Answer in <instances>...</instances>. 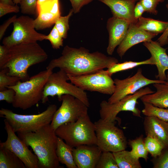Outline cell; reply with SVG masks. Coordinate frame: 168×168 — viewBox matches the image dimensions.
<instances>
[{
  "label": "cell",
  "instance_id": "cell-25",
  "mask_svg": "<svg viewBox=\"0 0 168 168\" xmlns=\"http://www.w3.org/2000/svg\"><path fill=\"white\" fill-rule=\"evenodd\" d=\"M21 160L8 149L0 146V168H26Z\"/></svg>",
  "mask_w": 168,
  "mask_h": 168
},
{
  "label": "cell",
  "instance_id": "cell-42",
  "mask_svg": "<svg viewBox=\"0 0 168 168\" xmlns=\"http://www.w3.org/2000/svg\"><path fill=\"white\" fill-rule=\"evenodd\" d=\"M145 12L143 7L140 2H137L135 5L133 10L134 18L138 20V19L142 16V14Z\"/></svg>",
  "mask_w": 168,
  "mask_h": 168
},
{
  "label": "cell",
  "instance_id": "cell-10",
  "mask_svg": "<svg viewBox=\"0 0 168 168\" xmlns=\"http://www.w3.org/2000/svg\"><path fill=\"white\" fill-rule=\"evenodd\" d=\"M68 75L71 83L83 91L110 95L114 92L115 86L114 80L106 70L103 69L80 76Z\"/></svg>",
  "mask_w": 168,
  "mask_h": 168
},
{
  "label": "cell",
  "instance_id": "cell-30",
  "mask_svg": "<svg viewBox=\"0 0 168 168\" xmlns=\"http://www.w3.org/2000/svg\"><path fill=\"white\" fill-rule=\"evenodd\" d=\"M144 142L148 152L155 158L159 156L165 148L158 140L150 136H147L144 139Z\"/></svg>",
  "mask_w": 168,
  "mask_h": 168
},
{
  "label": "cell",
  "instance_id": "cell-24",
  "mask_svg": "<svg viewBox=\"0 0 168 168\" xmlns=\"http://www.w3.org/2000/svg\"><path fill=\"white\" fill-rule=\"evenodd\" d=\"M135 24L138 27L147 32L158 35L165 31L168 25V21L142 16L138 19Z\"/></svg>",
  "mask_w": 168,
  "mask_h": 168
},
{
  "label": "cell",
  "instance_id": "cell-15",
  "mask_svg": "<svg viewBox=\"0 0 168 168\" xmlns=\"http://www.w3.org/2000/svg\"><path fill=\"white\" fill-rule=\"evenodd\" d=\"M37 17L34 20L35 29L50 27L61 16L59 0H45L37 4Z\"/></svg>",
  "mask_w": 168,
  "mask_h": 168
},
{
  "label": "cell",
  "instance_id": "cell-19",
  "mask_svg": "<svg viewBox=\"0 0 168 168\" xmlns=\"http://www.w3.org/2000/svg\"><path fill=\"white\" fill-rule=\"evenodd\" d=\"M143 125L146 136L160 142L165 148L168 147V122L154 116H146Z\"/></svg>",
  "mask_w": 168,
  "mask_h": 168
},
{
  "label": "cell",
  "instance_id": "cell-11",
  "mask_svg": "<svg viewBox=\"0 0 168 168\" xmlns=\"http://www.w3.org/2000/svg\"><path fill=\"white\" fill-rule=\"evenodd\" d=\"M34 20L27 16L17 17L13 23V30L11 34L3 40V45L9 48L20 44L41 41L45 40L46 35L35 30Z\"/></svg>",
  "mask_w": 168,
  "mask_h": 168
},
{
  "label": "cell",
  "instance_id": "cell-2",
  "mask_svg": "<svg viewBox=\"0 0 168 168\" xmlns=\"http://www.w3.org/2000/svg\"><path fill=\"white\" fill-rule=\"evenodd\" d=\"M48 58L46 52L37 42L20 44L8 48L5 57L0 62V68H7V75L25 81L30 78L29 68L44 62Z\"/></svg>",
  "mask_w": 168,
  "mask_h": 168
},
{
  "label": "cell",
  "instance_id": "cell-7",
  "mask_svg": "<svg viewBox=\"0 0 168 168\" xmlns=\"http://www.w3.org/2000/svg\"><path fill=\"white\" fill-rule=\"evenodd\" d=\"M69 80L67 74L60 69L50 75L44 86L41 102L45 103L48 100L49 96H57L58 100L61 101L62 96L69 94L77 98L82 101L88 107L90 104L86 93Z\"/></svg>",
  "mask_w": 168,
  "mask_h": 168
},
{
  "label": "cell",
  "instance_id": "cell-35",
  "mask_svg": "<svg viewBox=\"0 0 168 168\" xmlns=\"http://www.w3.org/2000/svg\"><path fill=\"white\" fill-rule=\"evenodd\" d=\"M20 8L23 14L37 15V0H21Z\"/></svg>",
  "mask_w": 168,
  "mask_h": 168
},
{
  "label": "cell",
  "instance_id": "cell-14",
  "mask_svg": "<svg viewBox=\"0 0 168 168\" xmlns=\"http://www.w3.org/2000/svg\"><path fill=\"white\" fill-rule=\"evenodd\" d=\"M4 128L7 138L4 142H0V146L11 151L19 158L27 168H39L37 156L28 148L25 143L18 136L7 121L4 120Z\"/></svg>",
  "mask_w": 168,
  "mask_h": 168
},
{
  "label": "cell",
  "instance_id": "cell-8",
  "mask_svg": "<svg viewBox=\"0 0 168 168\" xmlns=\"http://www.w3.org/2000/svg\"><path fill=\"white\" fill-rule=\"evenodd\" d=\"M97 145L102 152H116L125 150L127 141L123 131L114 122L100 119L94 123Z\"/></svg>",
  "mask_w": 168,
  "mask_h": 168
},
{
  "label": "cell",
  "instance_id": "cell-23",
  "mask_svg": "<svg viewBox=\"0 0 168 168\" xmlns=\"http://www.w3.org/2000/svg\"><path fill=\"white\" fill-rule=\"evenodd\" d=\"M72 149L63 139L58 137L56 154L59 162L68 168H77L74 161Z\"/></svg>",
  "mask_w": 168,
  "mask_h": 168
},
{
  "label": "cell",
  "instance_id": "cell-49",
  "mask_svg": "<svg viewBox=\"0 0 168 168\" xmlns=\"http://www.w3.org/2000/svg\"><path fill=\"white\" fill-rule=\"evenodd\" d=\"M134 0L135 1H138L139 0Z\"/></svg>",
  "mask_w": 168,
  "mask_h": 168
},
{
  "label": "cell",
  "instance_id": "cell-29",
  "mask_svg": "<svg viewBox=\"0 0 168 168\" xmlns=\"http://www.w3.org/2000/svg\"><path fill=\"white\" fill-rule=\"evenodd\" d=\"M144 108L142 111L146 116H154L168 122V109L161 108L143 102Z\"/></svg>",
  "mask_w": 168,
  "mask_h": 168
},
{
  "label": "cell",
  "instance_id": "cell-20",
  "mask_svg": "<svg viewBox=\"0 0 168 168\" xmlns=\"http://www.w3.org/2000/svg\"><path fill=\"white\" fill-rule=\"evenodd\" d=\"M143 44L154 60L158 70L156 78L161 81H166L165 72L168 70V55L166 53V49L163 48L157 41L151 40L143 42Z\"/></svg>",
  "mask_w": 168,
  "mask_h": 168
},
{
  "label": "cell",
  "instance_id": "cell-36",
  "mask_svg": "<svg viewBox=\"0 0 168 168\" xmlns=\"http://www.w3.org/2000/svg\"><path fill=\"white\" fill-rule=\"evenodd\" d=\"M165 0H140V2L143 7L145 12L156 15L158 11L156 10L157 5Z\"/></svg>",
  "mask_w": 168,
  "mask_h": 168
},
{
  "label": "cell",
  "instance_id": "cell-31",
  "mask_svg": "<svg viewBox=\"0 0 168 168\" xmlns=\"http://www.w3.org/2000/svg\"><path fill=\"white\" fill-rule=\"evenodd\" d=\"M96 168H119L113 152H102Z\"/></svg>",
  "mask_w": 168,
  "mask_h": 168
},
{
  "label": "cell",
  "instance_id": "cell-9",
  "mask_svg": "<svg viewBox=\"0 0 168 168\" xmlns=\"http://www.w3.org/2000/svg\"><path fill=\"white\" fill-rule=\"evenodd\" d=\"M155 91L148 87L143 88L132 95L125 96L119 101L112 104L105 100L100 104L99 113L100 118L110 122H120V120L117 116L121 111H129L133 115L141 117V111L136 107L138 100L142 96L152 94Z\"/></svg>",
  "mask_w": 168,
  "mask_h": 168
},
{
  "label": "cell",
  "instance_id": "cell-38",
  "mask_svg": "<svg viewBox=\"0 0 168 168\" xmlns=\"http://www.w3.org/2000/svg\"><path fill=\"white\" fill-rule=\"evenodd\" d=\"M15 95V92L14 90L10 88L0 91V100H5L9 104L13 102Z\"/></svg>",
  "mask_w": 168,
  "mask_h": 168
},
{
  "label": "cell",
  "instance_id": "cell-37",
  "mask_svg": "<svg viewBox=\"0 0 168 168\" xmlns=\"http://www.w3.org/2000/svg\"><path fill=\"white\" fill-rule=\"evenodd\" d=\"M20 9L17 4L11 5L0 2V17L9 13H18Z\"/></svg>",
  "mask_w": 168,
  "mask_h": 168
},
{
  "label": "cell",
  "instance_id": "cell-45",
  "mask_svg": "<svg viewBox=\"0 0 168 168\" xmlns=\"http://www.w3.org/2000/svg\"><path fill=\"white\" fill-rule=\"evenodd\" d=\"M0 2L11 5H14L12 0H0Z\"/></svg>",
  "mask_w": 168,
  "mask_h": 168
},
{
  "label": "cell",
  "instance_id": "cell-22",
  "mask_svg": "<svg viewBox=\"0 0 168 168\" xmlns=\"http://www.w3.org/2000/svg\"><path fill=\"white\" fill-rule=\"evenodd\" d=\"M156 89L153 93L146 95L140 99L143 102H146L158 107L168 108V85L165 83L153 84Z\"/></svg>",
  "mask_w": 168,
  "mask_h": 168
},
{
  "label": "cell",
  "instance_id": "cell-4",
  "mask_svg": "<svg viewBox=\"0 0 168 168\" xmlns=\"http://www.w3.org/2000/svg\"><path fill=\"white\" fill-rule=\"evenodd\" d=\"M50 69L41 71L30 77L27 80L18 81L14 86L7 88L13 89L15 92L13 107L23 110L30 108L41 100L45 84L50 75Z\"/></svg>",
  "mask_w": 168,
  "mask_h": 168
},
{
  "label": "cell",
  "instance_id": "cell-39",
  "mask_svg": "<svg viewBox=\"0 0 168 168\" xmlns=\"http://www.w3.org/2000/svg\"><path fill=\"white\" fill-rule=\"evenodd\" d=\"M153 163L154 168H168V150H166L159 156Z\"/></svg>",
  "mask_w": 168,
  "mask_h": 168
},
{
  "label": "cell",
  "instance_id": "cell-13",
  "mask_svg": "<svg viewBox=\"0 0 168 168\" xmlns=\"http://www.w3.org/2000/svg\"><path fill=\"white\" fill-rule=\"evenodd\" d=\"M114 81L115 90L107 101L110 104L115 103L127 96L133 94L148 85L155 83H165L166 82L146 77L143 75L141 68H138L133 76L123 79L115 78Z\"/></svg>",
  "mask_w": 168,
  "mask_h": 168
},
{
  "label": "cell",
  "instance_id": "cell-26",
  "mask_svg": "<svg viewBox=\"0 0 168 168\" xmlns=\"http://www.w3.org/2000/svg\"><path fill=\"white\" fill-rule=\"evenodd\" d=\"M119 168H141L139 159L134 157L130 151L122 150L113 152Z\"/></svg>",
  "mask_w": 168,
  "mask_h": 168
},
{
  "label": "cell",
  "instance_id": "cell-46",
  "mask_svg": "<svg viewBox=\"0 0 168 168\" xmlns=\"http://www.w3.org/2000/svg\"><path fill=\"white\" fill-rule=\"evenodd\" d=\"M12 1L15 4H17L20 3L21 0H12Z\"/></svg>",
  "mask_w": 168,
  "mask_h": 168
},
{
  "label": "cell",
  "instance_id": "cell-34",
  "mask_svg": "<svg viewBox=\"0 0 168 168\" xmlns=\"http://www.w3.org/2000/svg\"><path fill=\"white\" fill-rule=\"evenodd\" d=\"M63 38L54 26L50 33L46 35L45 40H49L54 49H58L63 46Z\"/></svg>",
  "mask_w": 168,
  "mask_h": 168
},
{
  "label": "cell",
  "instance_id": "cell-47",
  "mask_svg": "<svg viewBox=\"0 0 168 168\" xmlns=\"http://www.w3.org/2000/svg\"><path fill=\"white\" fill-rule=\"evenodd\" d=\"M166 79L165 83L166 84L168 85V72H167V74H166Z\"/></svg>",
  "mask_w": 168,
  "mask_h": 168
},
{
  "label": "cell",
  "instance_id": "cell-17",
  "mask_svg": "<svg viewBox=\"0 0 168 168\" xmlns=\"http://www.w3.org/2000/svg\"><path fill=\"white\" fill-rule=\"evenodd\" d=\"M130 23L126 20L113 16L108 19L106 27L109 38L106 52L108 55H112L115 48L123 40Z\"/></svg>",
  "mask_w": 168,
  "mask_h": 168
},
{
  "label": "cell",
  "instance_id": "cell-41",
  "mask_svg": "<svg viewBox=\"0 0 168 168\" xmlns=\"http://www.w3.org/2000/svg\"><path fill=\"white\" fill-rule=\"evenodd\" d=\"M16 15H14L9 18L3 24L0 26V40H1L6 32L8 27L17 18Z\"/></svg>",
  "mask_w": 168,
  "mask_h": 168
},
{
  "label": "cell",
  "instance_id": "cell-6",
  "mask_svg": "<svg viewBox=\"0 0 168 168\" xmlns=\"http://www.w3.org/2000/svg\"><path fill=\"white\" fill-rule=\"evenodd\" d=\"M57 110L56 105L51 104L40 113L25 115L17 114L10 110L2 108L0 110V114L7 121L15 133H30L35 132L50 124Z\"/></svg>",
  "mask_w": 168,
  "mask_h": 168
},
{
  "label": "cell",
  "instance_id": "cell-16",
  "mask_svg": "<svg viewBox=\"0 0 168 168\" xmlns=\"http://www.w3.org/2000/svg\"><path fill=\"white\" fill-rule=\"evenodd\" d=\"M102 152L96 145H82L72 149L77 168H96Z\"/></svg>",
  "mask_w": 168,
  "mask_h": 168
},
{
  "label": "cell",
  "instance_id": "cell-40",
  "mask_svg": "<svg viewBox=\"0 0 168 168\" xmlns=\"http://www.w3.org/2000/svg\"><path fill=\"white\" fill-rule=\"evenodd\" d=\"M70 1L74 13L79 12L84 6L92 2L94 0H69Z\"/></svg>",
  "mask_w": 168,
  "mask_h": 168
},
{
  "label": "cell",
  "instance_id": "cell-28",
  "mask_svg": "<svg viewBox=\"0 0 168 168\" xmlns=\"http://www.w3.org/2000/svg\"><path fill=\"white\" fill-rule=\"evenodd\" d=\"M129 144L132 149L130 152L134 157L138 159L142 158L147 161L148 152L145 144L143 135L130 140Z\"/></svg>",
  "mask_w": 168,
  "mask_h": 168
},
{
  "label": "cell",
  "instance_id": "cell-27",
  "mask_svg": "<svg viewBox=\"0 0 168 168\" xmlns=\"http://www.w3.org/2000/svg\"><path fill=\"white\" fill-rule=\"evenodd\" d=\"M149 64L155 65L154 60L152 57L148 59L141 61H126L122 63H116L107 68L106 71L112 76L114 73L131 69L139 66Z\"/></svg>",
  "mask_w": 168,
  "mask_h": 168
},
{
  "label": "cell",
  "instance_id": "cell-5",
  "mask_svg": "<svg viewBox=\"0 0 168 168\" xmlns=\"http://www.w3.org/2000/svg\"><path fill=\"white\" fill-rule=\"evenodd\" d=\"M55 133L58 137L72 148L82 145L97 144L94 124L88 114L76 121L59 126Z\"/></svg>",
  "mask_w": 168,
  "mask_h": 168
},
{
  "label": "cell",
  "instance_id": "cell-33",
  "mask_svg": "<svg viewBox=\"0 0 168 168\" xmlns=\"http://www.w3.org/2000/svg\"><path fill=\"white\" fill-rule=\"evenodd\" d=\"M8 69L4 68L1 69L0 71V91L5 89L8 86L15 85L20 79L16 76L7 75Z\"/></svg>",
  "mask_w": 168,
  "mask_h": 168
},
{
  "label": "cell",
  "instance_id": "cell-3",
  "mask_svg": "<svg viewBox=\"0 0 168 168\" xmlns=\"http://www.w3.org/2000/svg\"><path fill=\"white\" fill-rule=\"evenodd\" d=\"M17 134L27 146L30 147L37 156L39 168L60 167L56 154L58 137L50 124L35 132Z\"/></svg>",
  "mask_w": 168,
  "mask_h": 168
},
{
  "label": "cell",
  "instance_id": "cell-43",
  "mask_svg": "<svg viewBox=\"0 0 168 168\" xmlns=\"http://www.w3.org/2000/svg\"><path fill=\"white\" fill-rule=\"evenodd\" d=\"M166 7L168 10V4H166ZM157 41L162 46L168 44V25L165 31L158 39Z\"/></svg>",
  "mask_w": 168,
  "mask_h": 168
},
{
  "label": "cell",
  "instance_id": "cell-48",
  "mask_svg": "<svg viewBox=\"0 0 168 168\" xmlns=\"http://www.w3.org/2000/svg\"><path fill=\"white\" fill-rule=\"evenodd\" d=\"M45 0H37V4H40Z\"/></svg>",
  "mask_w": 168,
  "mask_h": 168
},
{
  "label": "cell",
  "instance_id": "cell-44",
  "mask_svg": "<svg viewBox=\"0 0 168 168\" xmlns=\"http://www.w3.org/2000/svg\"><path fill=\"white\" fill-rule=\"evenodd\" d=\"M8 48L4 45H0V62L2 61L5 57Z\"/></svg>",
  "mask_w": 168,
  "mask_h": 168
},
{
  "label": "cell",
  "instance_id": "cell-18",
  "mask_svg": "<svg viewBox=\"0 0 168 168\" xmlns=\"http://www.w3.org/2000/svg\"><path fill=\"white\" fill-rule=\"evenodd\" d=\"M158 35L147 32L130 23L124 39L118 46L117 52L121 58L133 46L141 42L149 41Z\"/></svg>",
  "mask_w": 168,
  "mask_h": 168
},
{
  "label": "cell",
  "instance_id": "cell-32",
  "mask_svg": "<svg viewBox=\"0 0 168 168\" xmlns=\"http://www.w3.org/2000/svg\"><path fill=\"white\" fill-rule=\"evenodd\" d=\"M73 13L72 9L66 16H60L54 24V26L63 39L67 38L68 31L69 29V20Z\"/></svg>",
  "mask_w": 168,
  "mask_h": 168
},
{
  "label": "cell",
  "instance_id": "cell-1",
  "mask_svg": "<svg viewBox=\"0 0 168 168\" xmlns=\"http://www.w3.org/2000/svg\"><path fill=\"white\" fill-rule=\"evenodd\" d=\"M118 63L116 58L99 51L91 53L83 47L75 48L66 45L61 55L52 60L46 69L53 70L58 68L68 75L77 76L107 69Z\"/></svg>",
  "mask_w": 168,
  "mask_h": 168
},
{
  "label": "cell",
  "instance_id": "cell-21",
  "mask_svg": "<svg viewBox=\"0 0 168 168\" xmlns=\"http://www.w3.org/2000/svg\"><path fill=\"white\" fill-rule=\"evenodd\" d=\"M108 6L113 16L123 19L130 23L136 24L138 20L134 16L136 1L134 0H98Z\"/></svg>",
  "mask_w": 168,
  "mask_h": 168
},
{
  "label": "cell",
  "instance_id": "cell-12",
  "mask_svg": "<svg viewBox=\"0 0 168 168\" xmlns=\"http://www.w3.org/2000/svg\"><path fill=\"white\" fill-rule=\"evenodd\" d=\"M61 105L55 111L50 124L55 130L65 123L76 121L88 114V107L81 100L69 94L62 96Z\"/></svg>",
  "mask_w": 168,
  "mask_h": 168
}]
</instances>
